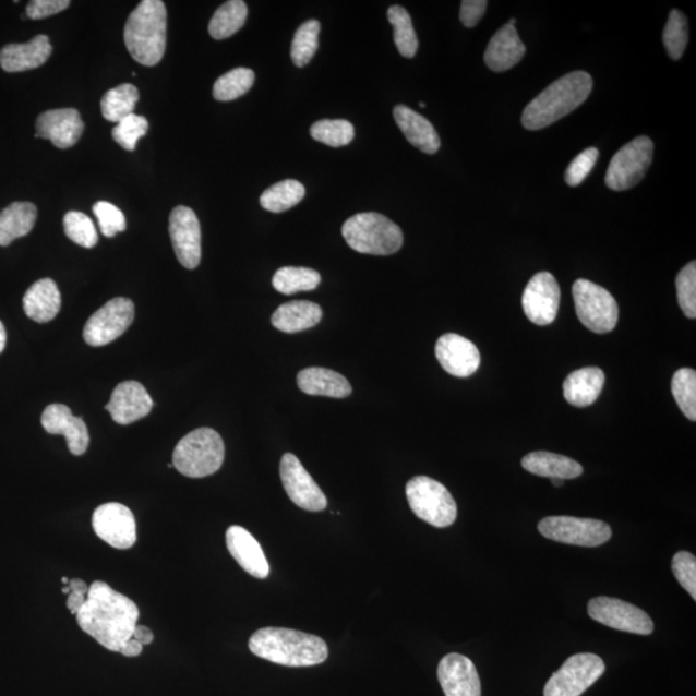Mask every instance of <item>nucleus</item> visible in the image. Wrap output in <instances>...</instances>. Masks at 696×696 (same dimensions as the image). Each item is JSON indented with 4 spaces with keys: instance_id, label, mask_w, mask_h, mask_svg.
<instances>
[{
    "instance_id": "nucleus-44",
    "label": "nucleus",
    "mask_w": 696,
    "mask_h": 696,
    "mask_svg": "<svg viewBox=\"0 0 696 696\" xmlns=\"http://www.w3.org/2000/svg\"><path fill=\"white\" fill-rule=\"evenodd\" d=\"M148 131V122L145 117L131 113L119 122L112 130V139L117 144L125 148L128 152H133L136 148L140 139L144 137Z\"/></svg>"
},
{
    "instance_id": "nucleus-24",
    "label": "nucleus",
    "mask_w": 696,
    "mask_h": 696,
    "mask_svg": "<svg viewBox=\"0 0 696 696\" xmlns=\"http://www.w3.org/2000/svg\"><path fill=\"white\" fill-rule=\"evenodd\" d=\"M52 55V46L47 35H37L23 45H9L0 51V67L7 73H21L40 68Z\"/></svg>"
},
{
    "instance_id": "nucleus-19",
    "label": "nucleus",
    "mask_w": 696,
    "mask_h": 696,
    "mask_svg": "<svg viewBox=\"0 0 696 696\" xmlns=\"http://www.w3.org/2000/svg\"><path fill=\"white\" fill-rule=\"evenodd\" d=\"M435 352L444 371L458 376V379H467V376L472 375L481 364L478 347L470 339L454 335V333L439 338Z\"/></svg>"
},
{
    "instance_id": "nucleus-15",
    "label": "nucleus",
    "mask_w": 696,
    "mask_h": 696,
    "mask_svg": "<svg viewBox=\"0 0 696 696\" xmlns=\"http://www.w3.org/2000/svg\"><path fill=\"white\" fill-rule=\"evenodd\" d=\"M92 525L98 538L113 549L128 550L137 541L136 518L124 504H103L95 511Z\"/></svg>"
},
{
    "instance_id": "nucleus-10",
    "label": "nucleus",
    "mask_w": 696,
    "mask_h": 696,
    "mask_svg": "<svg viewBox=\"0 0 696 696\" xmlns=\"http://www.w3.org/2000/svg\"><path fill=\"white\" fill-rule=\"evenodd\" d=\"M605 669L599 656L591 652L575 655L552 674L545 684L544 696H580L602 676Z\"/></svg>"
},
{
    "instance_id": "nucleus-30",
    "label": "nucleus",
    "mask_w": 696,
    "mask_h": 696,
    "mask_svg": "<svg viewBox=\"0 0 696 696\" xmlns=\"http://www.w3.org/2000/svg\"><path fill=\"white\" fill-rule=\"evenodd\" d=\"M523 467L542 478L572 480L584 473L577 460L550 452H535L523 458Z\"/></svg>"
},
{
    "instance_id": "nucleus-17",
    "label": "nucleus",
    "mask_w": 696,
    "mask_h": 696,
    "mask_svg": "<svg viewBox=\"0 0 696 696\" xmlns=\"http://www.w3.org/2000/svg\"><path fill=\"white\" fill-rule=\"evenodd\" d=\"M559 283L550 273H539L524 290L523 309L531 323L545 326L555 322L560 307Z\"/></svg>"
},
{
    "instance_id": "nucleus-7",
    "label": "nucleus",
    "mask_w": 696,
    "mask_h": 696,
    "mask_svg": "<svg viewBox=\"0 0 696 696\" xmlns=\"http://www.w3.org/2000/svg\"><path fill=\"white\" fill-rule=\"evenodd\" d=\"M407 499L416 516L432 527L447 528L457 520V503L449 490L428 476L408 482Z\"/></svg>"
},
{
    "instance_id": "nucleus-40",
    "label": "nucleus",
    "mask_w": 696,
    "mask_h": 696,
    "mask_svg": "<svg viewBox=\"0 0 696 696\" xmlns=\"http://www.w3.org/2000/svg\"><path fill=\"white\" fill-rule=\"evenodd\" d=\"M311 137L331 147H343L351 144L355 137V128L347 120H319L312 124Z\"/></svg>"
},
{
    "instance_id": "nucleus-59",
    "label": "nucleus",
    "mask_w": 696,
    "mask_h": 696,
    "mask_svg": "<svg viewBox=\"0 0 696 696\" xmlns=\"http://www.w3.org/2000/svg\"><path fill=\"white\" fill-rule=\"evenodd\" d=\"M419 106H421V108H425V104L424 103L419 104Z\"/></svg>"
},
{
    "instance_id": "nucleus-25",
    "label": "nucleus",
    "mask_w": 696,
    "mask_h": 696,
    "mask_svg": "<svg viewBox=\"0 0 696 696\" xmlns=\"http://www.w3.org/2000/svg\"><path fill=\"white\" fill-rule=\"evenodd\" d=\"M525 52L527 48L518 37L516 27L506 24L490 39L484 60L490 70L502 73L516 67L523 60Z\"/></svg>"
},
{
    "instance_id": "nucleus-23",
    "label": "nucleus",
    "mask_w": 696,
    "mask_h": 696,
    "mask_svg": "<svg viewBox=\"0 0 696 696\" xmlns=\"http://www.w3.org/2000/svg\"><path fill=\"white\" fill-rule=\"evenodd\" d=\"M227 550L237 563L252 577L265 579L269 574L264 550L250 531L233 525L226 531Z\"/></svg>"
},
{
    "instance_id": "nucleus-21",
    "label": "nucleus",
    "mask_w": 696,
    "mask_h": 696,
    "mask_svg": "<svg viewBox=\"0 0 696 696\" xmlns=\"http://www.w3.org/2000/svg\"><path fill=\"white\" fill-rule=\"evenodd\" d=\"M153 407L152 396L146 388L140 382L127 381L112 391L105 409L109 411L113 422L127 425L151 415Z\"/></svg>"
},
{
    "instance_id": "nucleus-46",
    "label": "nucleus",
    "mask_w": 696,
    "mask_h": 696,
    "mask_svg": "<svg viewBox=\"0 0 696 696\" xmlns=\"http://www.w3.org/2000/svg\"><path fill=\"white\" fill-rule=\"evenodd\" d=\"M94 213L98 219L99 229L106 238L116 237L125 230L127 221L123 212L109 202H97Z\"/></svg>"
},
{
    "instance_id": "nucleus-16",
    "label": "nucleus",
    "mask_w": 696,
    "mask_h": 696,
    "mask_svg": "<svg viewBox=\"0 0 696 696\" xmlns=\"http://www.w3.org/2000/svg\"><path fill=\"white\" fill-rule=\"evenodd\" d=\"M169 236L180 264L196 268L202 260V230L195 212L183 205L176 207L169 217Z\"/></svg>"
},
{
    "instance_id": "nucleus-51",
    "label": "nucleus",
    "mask_w": 696,
    "mask_h": 696,
    "mask_svg": "<svg viewBox=\"0 0 696 696\" xmlns=\"http://www.w3.org/2000/svg\"><path fill=\"white\" fill-rule=\"evenodd\" d=\"M85 601H87V596L80 592H70L68 595L67 605L70 610L71 614L76 615L81 612V609L84 607Z\"/></svg>"
},
{
    "instance_id": "nucleus-9",
    "label": "nucleus",
    "mask_w": 696,
    "mask_h": 696,
    "mask_svg": "<svg viewBox=\"0 0 696 696\" xmlns=\"http://www.w3.org/2000/svg\"><path fill=\"white\" fill-rule=\"evenodd\" d=\"M538 530L551 541L579 547H599L613 536L607 523L572 516L545 517L539 521Z\"/></svg>"
},
{
    "instance_id": "nucleus-29",
    "label": "nucleus",
    "mask_w": 696,
    "mask_h": 696,
    "mask_svg": "<svg viewBox=\"0 0 696 696\" xmlns=\"http://www.w3.org/2000/svg\"><path fill=\"white\" fill-rule=\"evenodd\" d=\"M61 295L52 279L34 283L24 296L25 314L37 323H48L59 315Z\"/></svg>"
},
{
    "instance_id": "nucleus-39",
    "label": "nucleus",
    "mask_w": 696,
    "mask_h": 696,
    "mask_svg": "<svg viewBox=\"0 0 696 696\" xmlns=\"http://www.w3.org/2000/svg\"><path fill=\"white\" fill-rule=\"evenodd\" d=\"M319 33L321 23L317 20H309L298 27L290 48V57L297 68L307 67L315 56L319 47Z\"/></svg>"
},
{
    "instance_id": "nucleus-43",
    "label": "nucleus",
    "mask_w": 696,
    "mask_h": 696,
    "mask_svg": "<svg viewBox=\"0 0 696 696\" xmlns=\"http://www.w3.org/2000/svg\"><path fill=\"white\" fill-rule=\"evenodd\" d=\"M67 237L75 244L94 248L98 243V233L92 219L82 212L71 211L63 217Z\"/></svg>"
},
{
    "instance_id": "nucleus-8",
    "label": "nucleus",
    "mask_w": 696,
    "mask_h": 696,
    "mask_svg": "<svg viewBox=\"0 0 696 696\" xmlns=\"http://www.w3.org/2000/svg\"><path fill=\"white\" fill-rule=\"evenodd\" d=\"M575 311L587 329L599 335L612 332L620 317V308L609 290L592 281L579 279L574 283Z\"/></svg>"
},
{
    "instance_id": "nucleus-18",
    "label": "nucleus",
    "mask_w": 696,
    "mask_h": 696,
    "mask_svg": "<svg viewBox=\"0 0 696 696\" xmlns=\"http://www.w3.org/2000/svg\"><path fill=\"white\" fill-rule=\"evenodd\" d=\"M437 677L445 696H481L478 670L471 659L457 652L440 660Z\"/></svg>"
},
{
    "instance_id": "nucleus-6",
    "label": "nucleus",
    "mask_w": 696,
    "mask_h": 696,
    "mask_svg": "<svg viewBox=\"0 0 696 696\" xmlns=\"http://www.w3.org/2000/svg\"><path fill=\"white\" fill-rule=\"evenodd\" d=\"M225 444L215 430L203 428L188 433L173 452V467L191 479L207 478L223 467Z\"/></svg>"
},
{
    "instance_id": "nucleus-13",
    "label": "nucleus",
    "mask_w": 696,
    "mask_h": 696,
    "mask_svg": "<svg viewBox=\"0 0 696 696\" xmlns=\"http://www.w3.org/2000/svg\"><path fill=\"white\" fill-rule=\"evenodd\" d=\"M134 319V304L124 297L113 298L88 319L83 337L89 346L101 347L123 336Z\"/></svg>"
},
{
    "instance_id": "nucleus-34",
    "label": "nucleus",
    "mask_w": 696,
    "mask_h": 696,
    "mask_svg": "<svg viewBox=\"0 0 696 696\" xmlns=\"http://www.w3.org/2000/svg\"><path fill=\"white\" fill-rule=\"evenodd\" d=\"M139 99V89L133 84H120L104 95L101 99L103 116L109 122L118 124L133 113Z\"/></svg>"
},
{
    "instance_id": "nucleus-55",
    "label": "nucleus",
    "mask_w": 696,
    "mask_h": 696,
    "mask_svg": "<svg viewBox=\"0 0 696 696\" xmlns=\"http://www.w3.org/2000/svg\"><path fill=\"white\" fill-rule=\"evenodd\" d=\"M7 344V333L2 322H0V353L4 351Z\"/></svg>"
},
{
    "instance_id": "nucleus-41",
    "label": "nucleus",
    "mask_w": 696,
    "mask_h": 696,
    "mask_svg": "<svg viewBox=\"0 0 696 696\" xmlns=\"http://www.w3.org/2000/svg\"><path fill=\"white\" fill-rule=\"evenodd\" d=\"M672 394L681 411L696 421V372L691 368L680 369L673 375Z\"/></svg>"
},
{
    "instance_id": "nucleus-32",
    "label": "nucleus",
    "mask_w": 696,
    "mask_h": 696,
    "mask_svg": "<svg viewBox=\"0 0 696 696\" xmlns=\"http://www.w3.org/2000/svg\"><path fill=\"white\" fill-rule=\"evenodd\" d=\"M37 217V207L27 202L12 203L0 212V245L7 247L26 237L34 229Z\"/></svg>"
},
{
    "instance_id": "nucleus-2",
    "label": "nucleus",
    "mask_w": 696,
    "mask_h": 696,
    "mask_svg": "<svg viewBox=\"0 0 696 696\" xmlns=\"http://www.w3.org/2000/svg\"><path fill=\"white\" fill-rule=\"evenodd\" d=\"M250 650L268 662L286 667H312L328 659V645L323 638L304 632L266 627L252 635Z\"/></svg>"
},
{
    "instance_id": "nucleus-1",
    "label": "nucleus",
    "mask_w": 696,
    "mask_h": 696,
    "mask_svg": "<svg viewBox=\"0 0 696 696\" xmlns=\"http://www.w3.org/2000/svg\"><path fill=\"white\" fill-rule=\"evenodd\" d=\"M75 616L85 634L94 637L105 649L119 652L132 638L140 610L130 598L97 580L89 586L87 601Z\"/></svg>"
},
{
    "instance_id": "nucleus-57",
    "label": "nucleus",
    "mask_w": 696,
    "mask_h": 696,
    "mask_svg": "<svg viewBox=\"0 0 696 696\" xmlns=\"http://www.w3.org/2000/svg\"><path fill=\"white\" fill-rule=\"evenodd\" d=\"M70 592L71 591H70L69 586H65V587L62 588V593L69 595Z\"/></svg>"
},
{
    "instance_id": "nucleus-52",
    "label": "nucleus",
    "mask_w": 696,
    "mask_h": 696,
    "mask_svg": "<svg viewBox=\"0 0 696 696\" xmlns=\"http://www.w3.org/2000/svg\"><path fill=\"white\" fill-rule=\"evenodd\" d=\"M142 651H144V645L140 644L137 640H134V638H130V640H128L122 646V649H120L119 652H122V655L125 657L133 658L141 656Z\"/></svg>"
},
{
    "instance_id": "nucleus-49",
    "label": "nucleus",
    "mask_w": 696,
    "mask_h": 696,
    "mask_svg": "<svg viewBox=\"0 0 696 696\" xmlns=\"http://www.w3.org/2000/svg\"><path fill=\"white\" fill-rule=\"evenodd\" d=\"M69 0H33L26 9V17L41 20L69 9Z\"/></svg>"
},
{
    "instance_id": "nucleus-45",
    "label": "nucleus",
    "mask_w": 696,
    "mask_h": 696,
    "mask_svg": "<svg viewBox=\"0 0 696 696\" xmlns=\"http://www.w3.org/2000/svg\"><path fill=\"white\" fill-rule=\"evenodd\" d=\"M681 310L688 319L696 317V264L695 261L681 269L676 279Z\"/></svg>"
},
{
    "instance_id": "nucleus-5",
    "label": "nucleus",
    "mask_w": 696,
    "mask_h": 696,
    "mask_svg": "<svg viewBox=\"0 0 696 696\" xmlns=\"http://www.w3.org/2000/svg\"><path fill=\"white\" fill-rule=\"evenodd\" d=\"M348 247L362 254L391 255L401 250L403 231L399 226L380 213H359L343 226Z\"/></svg>"
},
{
    "instance_id": "nucleus-53",
    "label": "nucleus",
    "mask_w": 696,
    "mask_h": 696,
    "mask_svg": "<svg viewBox=\"0 0 696 696\" xmlns=\"http://www.w3.org/2000/svg\"><path fill=\"white\" fill-rule=\"evenodd\" d=\"M132 638L137 640L142 645H151L154 641V634L151 629L145 626H136L133 631Z\"/></svg>"
},
{
    "instance_id": "nucleus-11",
    "label": "nucleus",
    "mask_w": 696,
    "mask_h": 696,
    "mask_svg": "<svg viewBox=\"0 0 696 696\" xmlns=\"http://www.w3.org/2000/svg\"><path fill=\"white\" fill-rule=\"evenodd\" d=\"M655 144L649 137H637L623 146L610 161L607 172V187L614 191H624L640 183L651 166Z\"/></svg>"
},
{
    "instance_id": "nucleus-27",
    "label": "nucleus",
    "mask_w": 696,
    "mask_h": 696,
    "mask_svg": "<svg viewBox=\"0 0 696 696\" xmlns=\"http://www.w3.org/2000/svg\"><path fill=\"white\" fill-rule=\"evenodd\" d=\"M298 387L312 396L345 399L352 394V387L343 374L326 368H307L297 375Z\"/></svg>"
},
{
    "instance_id": "nucleus-54",
    "label": "nucleus",
    "mask_w": 696,
    "mask_h": 696,
    "mask_svg": "<svg viewBox=\"0 0 696 696\" xmlns=\"http://www.w3.org/2000/svg\"><path fill=\"white\" fill-rule=\"evenodd\" d=\"M68 586H69L71 592H80V593H83L85 596H87L88 592H89L88 585L85 584V581L80 579V578L70 579Z\"/></svg>"
},
{
    "instance_id": "nucleus-33",
    "label": "nucleus",
    "mask_w": 696,
    "mask_h": 696,
    "mask_svg": "<svg viewBox=\"0 0 696 696\" xmlns=\"http://www.w3.org/2000/svg\"><path fill=\"white\" fill-rule=\"evenodd\" d=\"M248 7L241 0L226 2L213 14L209 23V34L213 39L223 40L232 37L244 26Z\"/></svg>"
},
{
    "instance_id": "nucleus-48",
    "label": "nucleus",
    "mask_w": 696,
    "mask_h": 696,
    "mask_svg": "<svg viewBox=\"0 0 696 696\" xmlns=\"http://www.w3.org/2000/svg\"><path fill=\"white\" fill-rule=\"evenodd\" d=\"M599 159V151L596 147L586 148L575 158L566 169L565 180L569 187H578L591 173L596 161Z\"/></svg>"
},
{
    "instance_id": "nucleus-56",
    "label": "nucleus",
    "mask_w": 696,
    "mask_h": 696,
    "mask_svg": "<svg viewBox=\"0 0 696 696\" xmlns=\"http://www.w3.org/2000/svg\"><path fill=\"white\" fill-rule=\"evenodd\" d=\"M553 487L560 488L564 485V480L561 479H551Z\"/></svg>"
},
{
    "instance_id": "nucleus-50",
    "label": "nucleus",
    "mask_w": 696,
    "mask_h": 696,
    "mask_svg": "<svg viewBox=\"0 0 696 696\" xmlns=\"http://www.w3.org/2000/svg\"><path fill=\"white\" fill-rule=\"evenodd\" d=\"M487 0H464L460 4L459 17L466 27H475L487 11Z\"/></svg>"
},
{
    "instance_id": "nucleus-4",
    "label": "nucleus",
    "mask_w": 696,
    "mask_h": 696,
    "mask_svg": "<svg viewBox=\"0 0 696 696\" xmlns=\"http://www.w3.org/2000/svg\"><path fill=\"white\" fill-rule=\"evenodd\" d=\"M124 41L134 60L144 67L161 61L167 46V9L161 0H144L127 20Z\"/></svg>"
},
{
    "instance_id": "nucleus-12",
    "label": "nucleus",
    "mask_w": 696,
    "mask_h": 696,
    "mask_svg": "<svg viewBox=\"0 0 696 696\" xmlns=\"http://www.w3.org/2000/svg\"><path fill=\"white\" fill-rule=\"evenodd\" d=\"M588 614L603 626L628 634L648 636L655 631V623L643 609L620 599L595 598L588 602Z\"/></svg>"
},
{
    "instance_id": "nucleus-47",
    "label": "nucleus",
    "mask_w": 696,
    "mask_h": 696,
    "mask_svg": "<svg viewBox=\"0 0 696 696\" xmlns=\"http://www.w3.org/2000/svg\"><path fill=\"white\" fill-rule=\"evenodd\" d=\"M672 572L693 600H696V559L691 552L681 551L673 556Z\"/></svg>"
},
{
    "instance_id": "nucleus-37",
    "label": "nucleus",
    "mask_w": 696,
    "mask_h": 696,
    "mask_svg": "<svg viewBox=\"0 0 696 696\" xmlns=\"http://www.w3.org/2000/svg\"><path fill=\"white\" fill-rule=\"evenodd\" d=\"M387 19L394 27V41L397 51L405 59H413L418 51V38L410 14L404 7L393 5L387 11Z\"/></svg>"
},
{
    "instance_id": "nucleus-20",
    "label": "nucleus",
    "mask_w": 696,
    "mask_h": 696,
    "mask_svg": "<svg viewBox=\"0 0 696 696\" xmlns=\"http://www.w3.org/2000/svg\"><path fill=\"white\" fill-rule=\"evenodd\" d=\"M41 425L51 435L65 436L69 451L74 456H83L89 446L87 424L82 417H74L67 405L52 404L43 411Z\"/></svg>"
},
{
    "instance_id": "nucleus-35",
    "label": "nucleus",
    "mask_w": 696,
    "mask_h": 696,
    "mask_svg": "<svg viewBox=\"0 0 696 696\" xmlns=\"http://www.w3.org/2000/svg\"><path fill=\"white\" fill-rule=\"evenodd\" d=\"M307 195L301 182L296 180H286L275 183L274 187L264 191L260 197L262 208L272 213L287 212L300 204Z\"/></svg>"
},
{
    "instance_id": "nucleus-28",
    "label": "nucleus",
    "mask_w": 696,
    "mask_h": 696,
    "mask_svg": "<svg viewBox=\"0 0 696 696\" xmlns=\"http://www.w3.org/2000/svg\"><path fill=\"white\" fill-rule=\"evenodd\" d=\"M605 385V373L600 368H581L567 375L564 382L565 400L577 408H586L599 399Z\"/></svg>"
},
{
    "instance_id": "nucleus-3",
    "label": "nucleus",
    "mask_w": 696,
    "mask_h": 696,
    "mask_svg": "<svg viewBox=\"0 0 696 696\" xmlns=\"http://www.w3.org/2000/svg\"><path fill=\"white\" fill-rule=\"evenodd\" d=\"M592 87V77L586 71H573L560 77L525 108L523 125L529 131H539L556 123L578 109L591 95Z\"/></svg>"
},
{
    "instance_id": "nucleus-31",
    "label": "nucleus",
    "mask_w": 696,
    "mask_h": 696,
    "mask_svg": "<svg viewBox=\"0 0 696 696\" xmlns=\"http://www.w3.org/2000/svg\"><path fill=\"white\" fill-rule=\"evenodd\" d=\"M323 310L317 303L310 301H293L281 304L274 312L272 323L276 329L284 333H297L314 328L321 323Z\"/></svg>"
},
{
    "instance_id": "nucleus-22",
    "label": "nucleus",
    "mask_w": 696,
    "mask_h": 696,
    "mask_svg": "<svg viewBox=\"0 0 696 696\" xmlns=\"http://www.w3.org/2000/svg\"><path fill=\"white\" fill-rule=\"evenodd\" d=\"M84 123L80 111L75 109H56L40 113L37 119L35 137L52 142L56 147H73L81 140Z\"/></svg>"
},
{
    "instance_id": "nucleus-58",
    "label": "nucleus",
    "mask_w": 696,
    "mask_h": 696,
    "mask_svg": "<svg viewBox=\"0 0 696 696\" xmlns=\"http://www.w3.org/2000/svg\"><path fill=\"white\" fill-rule=\"evenodd\" d=\"M61 580L63 585H67V586L69 585V581H70L69 578L63 577Z\"/></svg>"
},
{
    "instance_id": "nucleus-42",
    "label": "nucleus",
    "mask_w": 696,
    "mask_h": 696,
    "mask_svg": "<svg viewBox=\"0 0 696 696\" xmlns=\"http://www.w3.org/2000/svg\"><path fill=\"white\" fill-rule=\"evenodd\" d=\"M688 40V24L686 16L679 10L670 13L663 32V43L672 60L683 57Z\"/></svg>"
},
{
    "instance_id": "nucleus-26",
    "label": "nucleus",
    "mask_w": 696,
    "mask_h": 696,
    "mask_svg": "<svg viewBox=\"0 0 696 696\" xmlns=\"http://www.w3.org/2000/svg\"><path fill=\"white\" fill-rule=\"evenodd\" d=\"M394 118L397 127L400 128L411 145L430 155L439 152L442 141H440L435 127L431 124L430 120L405 105L395 106Z\"/></svg>"
},
{
    "instance_id": "nucleus-14",
    "label": "nucleus",
    "mask_w": 696,
    "mask_h": 696,
    "mask_svg": "<svg viewBox=\"0 0 696 696\" xmlns=\"http://www.w3.org/2000/svg\"><path fill=\"white\" fill-rule=\"evenodd\" d=\"M280 478L284 489L295 504L310 513L326 508V496L295 454H284L280 461Z\"/></svg>"
},
{
    "instance_id": "nucleus-36",
    "label": "nucleus",
    "mask_w": 696,
    "mask_h": 696,
    "mask_svg": "<svg viewBox=\"0 0 696 696\" xmlns=\"http://www.w3.org/2000/svg\"><path fill=\"white\" fill-rule=\"evenodd\" d=\"M322 276L308 267H283L276 272L273 286L279 293L290 296L298 292H310L319 287Z\"/></svg>"
},
{
    "instance_id": "nucleus-38",
    "label": "nucleus",
    "mask_w": 696,
    "mask_h": 696,
    "mask_svg": "<svg viewBox=\"0 0 696 696\" xmlns=\"http://www.w3.org/2000/svg\"><path fill=\"white\" fill-rule=\"evenodd\" d=\"M255 81L254 71L247 68H237L223 76H219L213 85V97L217 101L229 103L241 96L253 87Z\"/></svg>"
}]
</instances>
